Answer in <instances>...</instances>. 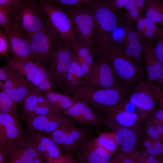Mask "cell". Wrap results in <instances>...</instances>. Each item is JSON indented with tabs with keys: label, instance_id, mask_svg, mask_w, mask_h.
<instances>
[{
	"label": "cell",
	"instance_id": "23",
	"mask_svg": "<svg viewBox=\"0 0 163 163\" xmlns=\"http://www.w3.org/2000/svg\"><path fill=\"white\" fill-rule=\"evenodd\" d=\"M145 17L156 25L163 26V2L161 0H146L143 12Z\"/></svg>",
	"mask_w": 163,
	"mask_h": 163
},
{
	"label": "cell",
	"instance_id": "48",
	"mask_svg": "<svg viewBox=\"0 0 163 163\" xmlns=\"http://www.w3.org/2000/svg\"><path fill=\"white\" fill-rule=\"evenodd\" d=\"M49 104H50L47 100L44 93H40L38 96L37 105H45Z\"/></svg>",
	"mask_w": 163,
	"mask_h": 163
},
{
	"label": "cell",
	"instance_id": "43",
	"mask_svg": "<svg viewBox=\"0 0 163 163\" xmlns=\"http://www.w3.org/2000/svg\"><path fill=\"white\" fill-rule=\"evenodd\" d=\"M145 132V134L152 139L163 141V138L159 133L152 125L147 124Z\"/></svg>",
	"mask_w": 163,
	"mask_h": 163
},
{
	"label": "cell",
	"instance_id": "10",
	"mask_svg": "<svg viewBox=\"0 0 163 163\" xmlns=\"http://www.w3.org/2000/svg\"><path fill=\"white\" fill-rule=\"evenodd\" d=\"M74 124L65 126L46 134L60 147L68 158L76 163L73 158L80 142L89 136L86 127L79 128Z\"/></svg>",
	"mask_w": 163,
	"mask_h": 163
},
{
	"label": "cell",
	"instance_id": "2",
	"mask_svg": "<svg viewBox=\"0 0 163 163\" xmlns=\"http://www.w3.org/2000/svg\"><path fill=\"white\" fill-rule=\"evenodd\" d=\"M11 25L22 28L26 38L39 30L48 22L38 0H17L10 13Z\"/></svg>",
	"mask_w": 163,
	"mask_h": 163
},
{
	"label": "cell",
	"instance_id": "34",
	"mask_svg": "<svg viewBox=\"0 0 163 163\" xmlns=\"http://www.w3.org/2000/svg\"><path fill=\"white\" fill-rule=\"evenodd\" d=\"M126 23L118 25L113 32L111 38L114 46L120 47L122 45L126 37Z\"/></svg>",
	"mask_w": 163,
	"mask_h": 163
},
{
	"label": "cell",
	"instance_id": "16",
	"mask_svg": "<svg viewBox=\"0 0 163 163\" xmlns=\"http://www.w3.org/2000/svg\"><path fill=\"white\" fill-rule=\"evenodd\" d=\"M27 132H38L46 134L61 127L70 124L78 125L75 121L61 113L27 117L26 123Z\"/></svg>",
	"mask_w": 163,
	"mask_h": 163
},
{
	"label": "cell",
	"instance_id": "50",
	"mask_svg": "<svg viewBox=\"0 0 163 163\" xmlns=\"http://www.w3.org/2000/svg\"><path fill=\"white\" fill-rule=\"evenodd\" d=\"M17 0H0V5L12 8Z\"/></svg>",
	"mask_w": 163,
	"mask_h": 163
},
{
	"label": "cell",
	"instance_id": "47",
	"mask_svg": "<svg viewBox=\"0 0 163 163\" xmlns=\"http://www.w3.org/2000/svg\"><path fill=\"white\" fill-rule=\"evenodd\" d=\"M0 45L4 52L7 54L8 52V45L7 40L0 28Z\"/></svg>",
	"mask_w": 163,
	"mask_h": 163
},
{
	"label": "cell",
	"instance_id": "20",
	"mask_svg": "<svg viewBox=\"0 0 163 163\" xmlns=\"http://www.w3.org/2000/svg\"><path fill=\"white\" fill-rule=\"evenodd\" d=\"M155 38L140 39L143 48L144 60L147 73V81L153 82H156L160 84L163 82V64L156 56L153 51Z\"/></svg>",
	"mask_w": 163,
	"mask_h": 163
},
{
	"label": "cell",
	"instance_id": "15",
	"mask_svg": "<svg viewBox=\"0 0 163 163\" xmlns=\"http://www.w3.org/2000/svg\"><path fill=\"white\" fill-rule=\"evenodd\" d=\"M100 118L101 123L109 128L114 134L120 151L134 157L135 151L144 132L139 133L120 126L106 117Z\"/></svg>",
	"mask_w": 163,
	"mask_h": 163
},
{
	"label": "cell",
	"instance_id": "49",
	"mask_svg": "<svg viewBox=\"0 0 163 163\" xmlns=\"http://www.w3.org/2000/svg\"><path fill=\"white\" fill-rule=\"evenodd\" d=\"M143 149L145 152L149 155L156 158H162V157L158 154L153 147L143 148Z\"/></svg>",
	"mask_w": 163,
	"mask_h": 163
},
{
	"label": "cell",
	"instance_id": "45",
	"mask_svg": "<svg viewBox=\"0 0 163 163\" xmlns=\"http://www.w3.org/2000/svg\"><path fill=\"white\" fill-rule=\"evenodd\" d=\"M150 138L153 147L158 154L161 157H163V144L162 140H156Z\"/></svg>",
	"mask_w": 163,
	"mask_h": 163
},
{
	"label": "cell",
	"instance_id": "35",
	"mask_svg": "<svg viewBox=\"0 0 163 163\" xmlns=\"http://www.w3.org/2000/svg\"><path fill=\"white\" fill-rule=\"evenodd\" d=\"M12 8L0 5V27L4 30H7L11 27L10 13Z\"/></svg>",
	"mask_w": 163,
	"mask_h": 163
},
{
	"label": "cell",
	"instance_id": "55",
	"mask_svg": "<svg viewBox=\"0 0 163 163\" xmlns=\"http://www.w3.org/2000/svg\"><path fill=\"white\" fill-rule=\"evenodd\" d=\"M7 163V161L5 155L0 150V163Z\"/></svg>",
	"mask_w": 163,
	"mask_h": 163
},
{
	"label": "cell",
	"instance_id": "54",
	"mask_svg": "<svg viewBox=\"0 0 163 163\" xmlns=\"http://www.w3.org/2000/svg\"><path fill=\"white\" fill-rule=\"evenodd\" d=\"M45 161V158L39 155L34 158L31 163H42Z\"/></svg>",
	"mask_w": 163,
	"mask_h": 163
},
{
	"label": "cell",
	"instance_id": "6",
	"mask_svg": "<svg viewBox=\"0 0 163 163\" xmlns=\"http://www.w3.org/2000/svg\"><path fill=\"white\" fill-rule=\"evenodd\" d=\"M26 38L30 43L34 62L46 68L53 53L62 41L49 21L41 29Z\"/></svg>",
	"mask_w": 163,
	"mask_h": 163
},
{
	"label": "cell",
	"instance_id": "17",
	"mask_svg": "<svg viewBox=\"0 0 163 163\" xmlns=\"http://www.w3.org/2000/svg\"><path fill=\"white\" fill-rule=\"evenodd\" d=\"M122 102L116 106L105 108L101 112L105 117L120 126L139 133H144L147 125L146 118L136 113L125 111L121 107Z\"/></svg>",
	"mask_w": 163,
	"mask_h": 163
},
{
	"label": "cell",
	"instance_id": "41",
	"mask_svg": "<svg viewBox=\"0 0 163 163\" xmlns=\"http://www.w3.org/2000/svg\"><path fill=\"white\" fill-rule=\"evenodd\" d=\"M111 163H139L134 157L126 155L120 151Z\"/></svg>",
	"mask_w": 163,
	"mask_h": 163
},
{
	"label": "cell",
	"instance_id": "52",
	"mask_svg": "<svg viewBox=\"0 0 163 163\" xmlns=\"http://www.w3.org/2000/svg\"><path fill=\"white\" fill-rule=\"evenodd\" d=\"M136 6V0H129L124 8L128 11Z\"/></svg>",
	"mask_w": 163,
	"mask_h": 163
},
{
	"label": "cell",
	"instance_id": "30",
	"mask_svg": "<svg viewBox=\"0 0 163 163\" xmlns=\"http://www.w3.org/2000/svg\"><path fill=\"white\" fill-rule=\"evenodd\" d=\"M39 93L32 90L22 104L24 114L27 117L35 115V110L37 105Z\"/></svg>",
	"mask_w": 163,
	"mask_h": 163
},
{
	"label": "cell",
	"instance_id": "13",
	"mask_svg": "<svg viewBox=\"0 0 163 163\" xmlns=\"http://www.w3.org/2000/svg\"><path fill=\"white\" fill-rule=\"evenodd\" d=\"M98 56L99 59L94 63L90 73L84 78L81 85L95 89L121 86L113 74L106 56L102 53Z\"/></svg>",
	"mask_w": 163,
	"mask_h": 163
},
{
	"label": "cell",
	"instance_id": "44",
	"mask_svg": "<svg viewBox=\"0 0 163 163\" xmlns=\"http://www.w3.org/2000/svg\"><path fill=\"white\" fill-rule=\"evenodd\" d=\"M144 21L145 26L151 30L157 37H163V28H159L155 24L146 18L144 17Z\"/></svg>",
	"mask_w": 163,
	"mask_h": 163
},
{
	"label": "cell",
	"instance_id": "28",
	"mask_svg": "<svg viewBox=\"0 0 163 163\" xmlns=\"http://www.w3.org/2000/svg\"><path fill=\"white\" fill-rule=\"evenodd\" d=\"M39 155L31 146L27 142L22 148L14 152L11 155L9 163H31Z\"/></svg>",
	"mask_w": 163,
	"mask_h": 163
},
{
	"label": "cell",
	"instance_id": "5",
	"mask_svg": "<svg viewBox=\"0 0 163 163\" xmlns=\"http://www.w3.org/2000/svg\"><path fill=\"white\" fill-rule=\"evenodd\" d=\"M27 136L17 116L0 113V150L8 163L11 155L24 147Z\"/></svg>",
	"mask_w": 163,
	"mask_h": 163
},
{
	"label": "cell",
	"instance_id": "38",
	"mask_svg": "<svg viewBox=\"0 0 163 163\" xmlns=\"http://www.w3.org/2000/svg\"><path fill=\"white\" fill-rule=\"evenodd\" d=\"M147 124H163V109L157 110L147 116L146 118Z\"/></svg>",
	"mask_w": 163,
	"mask_h": 163
},
{
	"label": "cell",
	"instance_id": "1",
	"mask_svg": "<svg viewBox=\"0 0 163 163\" xmlns=\"http://www.w3.org/2000/svg\"><path fill=\"white\" fill-rule=\"evenodd\" d=\"M91 6L97 39L94 48L99 54L114 46L111 36L117 18L110 0H94Z\"/></svg>",
	"mask_w": 163,
	"mask_h": 163
},
{
	"label": "cell",
	"instance_id": "22",
	"mask_svg": "<svg viewBox=\"0 0 163 163\" xmlns=\"http://www.w3.org/2000/svg\"><path fill=\"white\" fill-rule=\"evenodd\" d=\"M84 75L75 54H74L67 74L62 91L68 94L71 93L83 84Z\"/></svg>",
	"mask_w": 163,
	"mask_h": 163
},
{
	"label": "cell",
	"instance_id": "11",
	"mask_svg": "<svg viewBox=\"0 0 163 163\" xmlns=\"http://www.w3.org/2000/svg\"><path fill=\"white\" fill-rule=\"evenodd\" d=\"M136 84L127 100L147 117L157 110L158 100H163L162 92L152 82L142 79Z\"/></svg>",
	"mask_w": 163,
	"mask_h": 163
},
{
	"label": "cell",
	"instance_id": "32",
	"mask_svg": "<svg viewBox=\"0 0 163 163\" xmlns=\"http://www.w3.org/2000/svg\"><path fill=\"white\" fill-rule=\"evenodd\" d=\"M134 157L139 163H163L162 158H156L149 155L139 145L135 151Z\"/></svg>",
	"mask_w": 163,
	"mask_h": 163
},
{
	"label": "cell",
	"instance_id": "24",
	"mask_svg": "<svg viewBox=\"0 0 163 163\" xmlns=\"http://www.w3.org/2000/svg\"><path fill=\"white\" fill-rule=\"evenodd\" d=\"M32 90L45 93L53 90L52 83L46 68L38 65L32 82L30 84Z\"/></svg>",
	"mask_w": 163,
	"mask_h": 163
},
{
	"label": "cell",
	"instance_id": "26",
	"mask_svg": "<svg viewBox=\"0 0 163 163\" xmlns=\"http://www.w3.org/2000/svg\"><path fill=\"white\" fill-rule=\"evenodd\" d=\"M44 94L49 103L62 112L71 107L78 99L72 96H68L66 93L62 94L53 91L47 92Z\"/></svg>",
	"mask_w": 163,
	"mask_h": 163
},
{
	"label": "cell",
	"instance_id": "25",
	"mask_svg": "<svg viewBox=\"0 0 163 163\" xmlns=\"http://www.w3.org/2000/svg\"><path fill=\"white\" fill-rule=\"evenodd\" d=\"M8 62V66L13 68L27 78L31 84L38 67V64L35 62H24L14 59L8 55L5 56Z\"/></svg>",
	"mask_w": 163,
	"mask_h": 163
},
{
	"label": "cell",
	"instance_id": "46",
	"mask_svg": "<svg viewBox=\"0 0 163 163\" xmlns=\"http://www.w3.org/2000/svg\"><path fill=\"white\" fill-rule=\"evenodd\" d=\"M129 0H110L114 10L116 11L124 8Z\"/></svg>",
	"mask_w": 163,
	"mask_h": 163
},
{
	"label": "cell",
	"instance_id": "3",
	"mask_svg": "<svg viewBox=\"0 0 163 163\" xmlns=\"http://www.w3.org/2000/svg\"><path fill=\"white\" fill-rule=\"evenodd\" d=\"M129 89L121 86L95 89L81 85L71 94L75 98L82 100L91 106L94 110L101 112L127 100L131 92Z\"/></svg>",
	"mask_w": 163,
	"mask_h": 163
},
{
	"label": "cell",
	"instance_id": "21",
	"mask_svg": "<svg viewBox=\"0 0 163 163\" xmlns=\"http://www.w3.org/2000/svg\"><path fill=\"white\" fill-rule=\"evenodd\" d=\"M126 32L121 48L125 54L138 66L142 67L143 48L141 40L139 38L136 29L133 23L126 20Z\"/></svg>",
	"mask_w": 163,
	"mask_h": 163
},
{
	"label": "cell",
	"instance_id": "8",
	"mask_svg": "<svg viewBox=\"0 0 163 163\" xmlns=\"http://www.w3.org/2000/svg\"><path fill=\"white\" fill-rule=\"evenodd\" d=\"M74 54L71 45L63 40L53 53L46 68L53 89L62 91Z\"/></svg>",
	"mask_w": 163,
	"mask_h": 163
},
{
	"label": "cell",
	"instance_id": "27",
	"mask_svg": "<svg viewBox=\"0 0 163 163\" xmlns=\"http://www.w3.org/2000/svg\"><path fill=\"white\" fill-rule=\"evenodd\" d=\"M14 102L17 106L22 104L32 90L30 84L27 79L12 88H0Z\"/></svg>",
	"mask_w": 163,
	"mask_h": 163
},
{
	"label": "cell",
	"instance_id": "39",
	"mask_svg": "<svg viewBox=\"0 0 163 163\" xmlns=\"http://www.w3.org/2000/svg\"><path fill=\"white\" fill-rule=\"evenodd\" d=\"M61 113V111L55 108L50 104L45 105H37L35 110V115H38Z\"/></svg>",
	"mask_w": 163,
	"mask_h": 163
},
{
	"label": "cell",
	"instance_id": "7",
	"mask_svg": "<svg viewBox=\"0 0 163 163\" xmlns=\"http://www.w3.org/2000/svg\"><path fill=\"white\" fill-rule=\"evenodd\" d=\"M66 11L79 41L94 48L97 39L91 5L69 7Z\"/></svg>",
	"mask_w": 163,
	"mask_h": 163
},
{
	"label": "cell",
	"instance_id": "37",
	"mask_svg": "<svg viewBox=\"0 0 163 163\" xmlns=\"http://www.w3.org/2000/svg\"><path fill=\"white\" fill-rule=\"evenodd\" d=\"M24 76L13 68L8 66L0 67V80L5 81L11 78Z\"/></svg>",
	"mask_w": 163,
	"mask_h": 163
},
{
	"label": "cell",
	"instance_id": "56",
	"mask_svg": "<svg viewBox=\"0 0 163 163\" xmlns=\"http://www.w3.org/2000/svg\"><path fill=\"white\" fill-rule=\"evenodd\" d=\"M0 55H4L5 56L8 55L3 50L1 45H0Z\"/></svg>",
	"mask_w": 163,
	"mask_h": 163
},
{
	"label": "cell",
	"instance_id": "4",
	"mask_svg": "<svg viewBox=\"0 0 163 163\" xmlns=\"http://www.w3.org/2000/svg\"><path fill=\"white\" fill-rule=\"evenodd\" d=\"M102 53L107 56L113 74L121 86L130 88L142 79L144 72L142 67L128 57L121 48L114 46Z\"/></svg>",
	"mask_w": 163,
	"mask_h": 163
},
{
	"label": "cell",
	"instance_id": "12",
	"mask_svg": "<svg viewBox=\"0 0 163 163\" xmlns=\"http://www.w3.org/2000/svg\"><path fill=\"white\" fill-rule=\"evenodd\" d=\"M27 142L47 163H74L66 156L59 146L47 136L36 132H27Z\"/></svg>",
	"mask_w": 163,
	"mask_h": 163
},
{
	"label": "cell",
	"instance_id": "33",
	"mask_svg": "<svg viewBox=\"0 0 163 163\" xmlns=\"http://www.w3.org/2000/svg\"><path fill=\"white\" fill-rule=\"evenodd\" d=\"M54 5L62 8L91 4L94 0H48Z\"/></svg>",
	"mask_w": 163,
	"mask_h": 163
},
{
	"label": "cell",
	"instance_id": "53",
	"mask_svg": "<svg viewBox=\"0 0 163 163\" xmlns=\"http://www.w3.org/2000/svg\"><path fill=\"white\" fill-rule=\"evenodd\" d=\"M154 126L157 131L159 133L161 136L163 137V125L151 124Z\"/></svg>",
	"mask_w": 163,
	"mask_h": 163
},
{
	"label": "cell",
	"instance_id": "36",
	"mask_svg": "<svg viewBox=\"0 0 163 163\" xmlns=\"http://www.w3.org/2000/svg\"><path fill=\"white\" fill-rule=\"evenodd\" d=\"M71 46L76 56L83 59L87 56L94 49L93 47H88L84 45L78 40L73 43Z\"/></svg>",
	"mask_w": 163,
	"mask_h": 163
},
{
	"label": "cell",
	"instance_id": "9",
	"mask_svg": "<svg viewBox=\"0 0 163 163\" xmlns=\"http://www.w3.org/2000/svg\"><path fill=\"white\" fill-rule=\"evenodd\" d=\"M38 0L50 24L62 40L71 45L78 41L66 10L54 5L48 0Z\"/></svg>",
	"mask_w": 163,
	"mask_h": 163
},
{
	"label": "cell",
	"instance_id": "14",
	"mask_svg": "<svg viewBox=\"0 0 163 163\" xmlns=\"http://www.w3.org/2000/svg\"><path fill=\"white\" fill-rule=\"evenodd\" d=\"M1 30L7 40L8 52L12 58L24 62H34L30 43L19 25L13 24L7 30Z\"/></svg>",
	"mask_w": 163,
	"mask_h": 163
},
{
	"label": "cell",
	"instance_id": "19",
	"mask_svg": "<svg viewBox=\"0 0 163 163\" xmlns=\"http://www.w3.org/2000/svg\"><path fill=\"white\" fill-rule=\"evenodd\" d=\"M61 114L75 121L83 127L98 126L102 123L100 117L92 107L80 99Z\"/></svg>",
	"mask_w": 163,
	"mask_h": 163
},
{
	"label": "cell",
	"instance_id": "31",
	"mask_svg": "<svg viewBox=\"0 0 163 163\" xmlns=\"http://www.w3.org/2000/svg\"><path fill=\"white\" fill-rule=\"evenodd\" d=\"M17 106L8 96L4 92L0 91V113L17 116Z\"/></svg>",
	"mask_w": 163,
	"mask_h": 163
},
{
	"label": "cell",
	"instance_id": "51",
	"mask_svg": "<svg viewBox=\"0 0 163 163\" xmlns=\"http://www.w3.org/2000/svg\"><path fill=\"white\" fill-rule=\"evenodd\" d=\"M146 0H136V5L141 13L143 12Z\"/></svg>",
	"mask_w": 163,
	"mask_h": 163
},
{
	"label": "cell",
	"instance_id": "18",
	"mask_svg": "<svg viewBox=\"0 0 163 163\" xmlns=\"http://www.w3.org/2000/svg\"><path fill=\"white\" fill-rule=\"evenodd\" d=\"M75 155L77 162L80 163H108L111 162V155L99 146L96 143L95 138L89 136L80 142Z\"/></svg>",
	"mask_w": 163,
	"mask_h": 163
},
{
	"label": "cell",
	"instance_id": "42",
	"mask_svg": "<svg viewBox=\"0 0 163 163\" xmlns=\"http://www.w3.org/2000/svg\"><path fill=\"white\" fill-rule=\"evenodd\" d=\"M142 14L139 11L138 9L136 6L130 10L126 11L124 14L125 20L127 21L133 23L140 17L142 16Z\"/></svg>",
	"mask_w": 163,
	"mask_h": 163
},
{
	"label": "cell",
	"instance_id": "29",
	"mask_svg": "<svg viewBox=\"0 0 163 163\" xmlns=\"http://www.w3.org/2000/svg\"><path fill=\"white\" fill-rule=\"evenodd\" d=\"M95 139L96 143L111 155L115 153L118 148V144L112 132L103 133Z\"/></svg>",
	"mask_w": 163,
	"mask_h": 163
},
{
	"label": "cell",
	"instance_id": "40",
	"mask_svg": "<svg viewBox=\"0 0 163 163\" xmlns=\"http://www.w3.org/2000/svg\"><path fill=\"white\" fill-rule=\"evenodd\" d=\"M156 44L153 47L154 53L158 61L163 64V37H155Z\"/></svg>",
	"mask_w": 163,
	"mask_h": 163
}]
</instances>
